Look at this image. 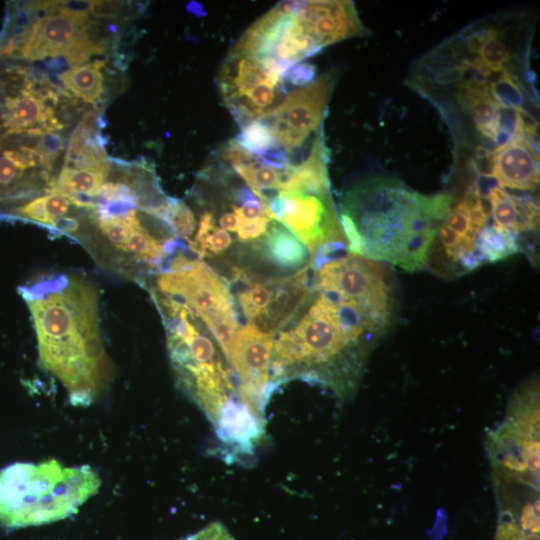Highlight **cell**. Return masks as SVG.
Returning a JSON list of instances; mask_svg holds the SVG:
<instances>
[{
  "mask_svg": "<svg viewBox=\"0 0 540 540\" xmlns=\"http://www.w3.org/2000/svg\"><path fill=\"white\" fill-rule=\"evenodd\" d=\"M18 292L34 322L40 366L60 381L72 405H91L112 373L100 334L96 289L75 274L50 272Z\"/></svg>",
  "mask_w": 540,
  "mask_h": 540,
  "instance_id": "obj_1",
  "label": "cell"
},
{
  "mask_svg": "<svg viewBox=\"0 0 540 540\" xmlns=\"http://www.w3.org/2000/svg\"><path fill=\"white\" fill-rule=\"evenodd\" d=\"M453 199L425 196L393 180L352 189L339 221L349 252L414 272L426 268L431 244Z\"/></svg>",
  "mask_w": 540,
  "mask_h": 540,
  "instance_id": "obj_2",
  "label": "cell"
},
{
  "mask_svg": "<svg viewBox=\"0 0 540 540\" xmlns=\"http://www.w3.org/2000/svg\"><path fill=\"white\" fill-rule=\"evenodd\" d=\"M100 485L90 465L65 467L54 459L9 464L0 469V525L18 529L66 519Z\"/></svg>",
  "mask_w": 540,
  "mask_h": 540,
  "instance_id": "obj_3",
  "label": "cell"
},
{
  "mask_svg": "<svg viewBox=\"0 0 540 540\" xmlns=\"http://www.w3.org/2000/svg\"><path fill=\"white\" fill-rule=\"evenodd\" d=\"M487 448L497 486L518 483L539 492V386L517 390L503 422L490 431Z\"/></svg>",
  "mask_w": 540,
  "mask_h": 540,
  "instance_id": "obj_4",
  "label": "cell"
},
{
  "mask_svg": "<svg viewBox=\"0 0 540 540\" xmlns=\"http://www.w3.org/2000/svg\"><path fill=\"white\" fill-rule=\"evenodd\" d=\"M149 290L186 304L227 349L238 330L235 301L229 287L211 268L196 260L185 268L155 273Z\"/></svg>",
  "mask_w": 540,
  "mask_h": 540,
  "instance_id": "obj_5",
  "label": "cell"
},
{
  "mask_svg": "<svg viewBox=\"0 0 540 540\" xmlns=\"http://www.w3.org/2000/svg\"><path fill=\"white\" fill-rule=\"evenodd\" d=\"M491 222L487 197L467 188L451 205L430 247L426 268L441 277H458L482 265L477 252L480 231Z\"/></svg>",
  "mask_w": 540,
  "mask_h": 540,
  "instance_id": "obj_6",
  "label": "cell"
},
{
  "mask_svg": "<svg viewBox=\"0 0 540 540\" xmlns=\"http://www.w3.org/2000/svg\"><path fill=\"white\" fill-rule=\"evenodd\" d=\"M265 212L283 224L311 252L346 242L330 191H279L267 198Z\"/></svg>",
  "mask_w": 540,
  "mask_h": 540,
  "instance_id": "obj_7",
  "label": "cell"
},
{
  "mask_svg": "<svg viewBox=\"0 0 540 540\" xmlns=\"http://www.w3.org/2000/svg\"><path fill=\"white\" fill-rule=\"evenodd\" d=\"M286 68L272 57L257 58L231 49L216 82L221 99L240 127L250 122L252 95L266 85H284Z\"/></svg>",
  "mask_w": 540,
  "mask_h": 540,
  "instance_id": "obj_8",
  "label": "cell"
},
{
  "mask_svg": "<svg viewBox=\"0 0 540 540\" xmlns=\"http://www.w3.org/2000/svg\"><path fill=\"white\" fill-rule=\"evenodd\" d=\"M274 335L247 324L236 331L226 355L240 380V396L259 413L268 393Z\"/></svg>",
  "mask_w": 540,
  "mask_h": 540,
  "instance_id": "obj_9",
  "label": "cell"
},
{
  "mask_svg": "<svg viewBox=\"0 0 540 540\" xmlns=\"http://www.w3.org/2000/svg\"><path fill=\"white\" fill-rule=\"evenodd\" d=\"M58 1L35 20L21 56L28 60L65 57L73 53L88 18L72 15L58 7Z\"/></svg>",
  "mask_w": 540,
  "mask_h": 540,
  "instance_id": "obj_10",
  "label": "cell"
},
{
  "mask_svg": "<svg viewBox=\"0 0 540 540\" xmlns=\"http://www.w3.org/2000/svg\"><path fill=\"white\" fill-rule=\"evenodd\" d=\"M294 12L321 49L364 28L351 1H296Z\"/></svg>",
  "mask_w": 540,
  "mask_h": 540,
  "instance_id": "obj_11",
  "label": "cell"
},
{
  "mask_svg": "<svg viewBox=\"0 0 540 540\" xmlns=\"http://www.w3.org/2000/svg\"><path fill=\"white\" fill-rule=\"evenodd\" d=\"M336 82L335 72L323 74L310 84L287 93L268 116L282 119L292 129L310 136L322 129L326 108Z\"/></svg>",
  "mask_w": 540,
  "mask_h": 540,
  "instance_id": "obj_12",
  "label": "cell"
},
{
  "mask_svg": "<svg viewBox=\"0 0 540 540\" xmlns=\"http://www.w3.org/2000/svg\"><path fill=\"white\" fill-rule=\"evenodd\" d=\"M539 175L538 147L525 140H515L495 149L493 176L500 187L535 190Z\"/></svg>",
  "mask_w": 540,
  "mask_h": 540,
  "instance_id": "obj_13",
  "label": "cell"
},
{
  "mask_svg": "<svg viewBox=\"0 0 540 540\" xmlns=\"http://www.w3.org/2000/svg\"><path fill=\"white\" fill-rule=\"evenodd\" d=\"M491 206V223L509 231L520 242V237L532 235L539 227V204L529 195L511 194L495 186L488 193ZM521 247V243H520Z\"/></svg>",
  "mask_w": 540,
  "mask_h": 540,
  "instance_id": "obj_14",
  "label": "cell"
},
{
  "mask_svg": "<svg viewBox=\"0 0 540 540\" xmlns=\"http://www.w3.org/2000/svg\"><path fill=\"white\" fill-rule=\"evenodd\" d=\"M55 109L23 87L18 95L5 98L3 126L8 133L27 132L31 129L55 132L63 127Z\"/></svg>",
  "mask_w": 540,
  "mask_h": 540,
  "instance_id": "obj_15",
  "label": "cell"
},
{
  "mask_svg": "<svg viewBox=\"0 0 540 540\" xmlns=\"http://www.w3.org/2000/svg\"><path fill=\"white\" fill-rule=\"evenodd\" d=\"M455 87V98L460 108L470 116L475 129L495 145L498 104L488 88L474 84H458Z\"/></svg>",
  "mask_w": 540,
  "mask_h": 540,
  "instance_id": "obj_16",
  "label": "cell"
},
{
  "mask_svg": "<svg viewBox=\"0 0 540 540\" xmlns=\"http://www.w3.org/2000/svg\"><path fill=\"white\" fill-rule=\"evenodd\" d=\"M463 39L468 54L476 57L491 72L512 70V49L504 33L495 26L473 29Z\"/></svg>",
  "mask_w": 540,
  "mask_h": 540,
  "instance_id": "obj_17",
  "label": "cell"
},
{
  "mask_svg": "<svg viewBox=\"0 0 540 540\" xmlns=\"http://www.w3.org/2000/svg\"><path fill=\"white\" fill-rule=\"evenodd\" d=\"M259 250L273 265L281 269H295L307 258V248L278 221L271 220L267 231L259 242Z\"/></svg>",
  "mask_w": 540,
  "mask_h": 540,
  "instance_id": "obj_18",
  "label": "cell"
},
{
  "mask_svg": "<svg viewBox=\"0 0 540 540\" xmlns=\"http://www.w3.org/2000/svg\"><path fill=\"white\" fill-rule=\"evenodd\" d=\"M105 61L96 60L82 66L72 67L59 78L68 92L87 103H95L104 91L102 68Z\"/></svg>",
  "mask_w": 540,
  "mask_h": 540,
  "instance_id": "obj_19",
  "label": "cell"
},
{
  "mask_svg": "<svg viewBox=\"0 0 540 540\" xmlns=\"http://www.w3.org/2000/svg\"><path fill=\"white\" fill-rule=\"evenodd\" d=\"M488 91L498 105L517 109L529 116L526 109L528 92L514 71L496 73L488 84Z\"/></svg>",
  "mask_w": 540,
  "mask_h": 540,
  "instance_id": "obj_20",
  "label": "cell"
},
{
  "mask_svg": "<svg viewBox=\"0 0 540 540\" xmlns=\"http://www.w3.org/2000/svg\"><path fill=\"white\" fill-rule=\"evenodd\" d=\"M178 238L189 241L196 227V220L189 206L182 200L168 197L167 204L158 215Z\"/></svg>",
  "mask_w": 540,
  "mask_h": 540,
  "instance_id": "obj_21",
  "label": "cell"
},
{
  "mask_svg": "<svg viewBox=\"0 0 540 540\" xmlns=\"http://www.w3.org/2000/svg\"><path fill=\"white\" fill-rule=\"evenodd\" d=\"M240 129V133L234 140L255 157L277 146L269 126L261 120L250 121Z\"/></svg>",
  "mask_w": 540,
  "mask_h": 540,
  "instance_id": "obj_22",
  "label": "cell"
},
{
  "mask_svg": "<svg viewBox=\"0 0 540 540\" xmlns=\"http://www.w3.org/2000/svg\"><path fill=\"white\" fill-rule=\"evenodd\" d=\"M62 149L63 140L56 132L45 131L40 136L39 145L36 151L39 155L40 165L43 166L47 172L52 169L53 163Z\"/></svg>",
  "mask_w": 540,
  "mask_h": 540,
  "instance_id": "obj_23",
  "label": "cell"
},
{
  "mask_svg": "<svg viewBox=\"0 0 540 540\" xmlns=\"http://www.w3.org/2000/svg\"><path fill=\"white\" fill-rule=\"evenodd\" d=\"M494 540H540V536L523 530L513 517L500 514Z\"/></svg>",
  "mask_w": 540,
  "mask_h": 540,
  "instance_id": "obj_24",
  "label": "cell"
},
{
  "mask_svg": "<svg viewBox=\"0 0 540 540\" xmlns=\"http://www.w3.org/2000/svg\"><path fill=\"white\" fill-rule=\"evenodd\" d=\"M316 66L308 62H299L291 66L284 74V84L302 87L315 80Z\"/></svg>",
  "mask_w": 540,
  "mask_h": 540,
  "instance_id": "obj_25",
  "label": "cell"
},
{
  "mask_svg": "<svg viewBox=\"0 0 540 540\" xmlns=\"http://www.w3.org/2000/svg\"><path fill=\"white\" fill-rule=\"evenodd\" d=\"M272 219L268 216L259 217L252 220H239L236 230L240 241L246 242L261 237L267 231Z\"/></svg>",
  "mask_w": 540,
  "mask_h": 540,
  "instance_id": "obj_26",
  "label": "cell"
},
{
  "mask_svg": "<svg viewBox=\"0 0 540 540\" xmlns=\"http://www.w3.org/2000/svg\"><path fill=\"white\" fill-rule=\"evenodd\" d=\"M183 540H234V538L221 522L215 521Z\"/></svg>",
  "mask_w": 540,
  "mask_h": 540,
  "instance_id": "obj_27",
  "label": "cell"
},
{
  "mask_svg": "<svg viewBox=\"0 0 540 540\" xmlns=\"http://www.w3.org/2000/svg\"><path fill=\"white\" fill-rule=\"evenodd\" d=\"M124 6L123 1H91L89 12L97 18H115L122 12Z\"/></svg>",
  "mask_w": 540,
  "mask_h": 540,
  "instance_id": "obj_28",
  "label": "cell"
},
{
  "mask_svg": "<svg viewBox=\"0 0 540 540\" xmlns=\"http://www.w3.org/2000/svg\"><path fill=\"white\" fill-rule=\"evenodd\" d=\"M91 1H58V7L79 17L88 18Z\"/></svg>",
  "mask_w": 540,
  "mask_h": 540,
  "instance_id": "obj_29",
  "label": "cell"
},
{
  "mask_svg": "<svg viewBox=\"0 0 540 540\" xmlns=\"http://www.w3.org/2000/svg\"><path fill=\"white\" fill-rule=\"evenodd\" d=\"M239 219L237 214L232 212H224L219 218V225L225 231L235 232L238 228Z\"/></svg>",
  "mask_w": 540,
  "mask_h": 540,
  "instance_id": "obj_30",
  "label": "cell"
},
{
  "mask_svg": "<svg viewBox=\"0 0 540 540\" xmlns=\"http://www.w3.org/2000/svg\"><path fill=\"white\" fill-rule=\"evenodd\" d=\"M187 11L191 14H194L197 17H201L206 14L205 11L203 10L202 5L195 1H192L187 5Z\"/></svg>",
  "mask_w": 540,
  "mask_h": 540,
  "instance_id": "obj_31",
  "label": "cell"
}]
</instances>
